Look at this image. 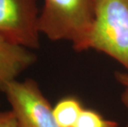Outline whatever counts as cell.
I'll list each match as a JSON object with an SVG mask.
<instances>
[{
	"label": "cell",
	"mask_w": 128,
	"mask_h": 127,
	"mask_svg": "<svg viewBox=\"0 0 128 127\" xmlns=\"http://www.w3.org/2000/svg\"><path fill=\"white\" fill-rule=\"evenodd\" d=\"M90 49L110 56L128 73V0H95Z\"/></svg>",
	"instance_id": "cell-2"
},
{
	"label": "cell",
	"mask_w": 128,
	"mask_h": 127,
	"mask_svg": "<svg viewBox=\"0 0 128 127\" xmlns=\"http://www.w3.org/2000/svg\"><path fill=\"white\" fill-rule=\"evenodd\" d=\"M84 109L82 102L75 96H66L53 107L54 117L60 127H74Z\"/></svg>",
	"instance_id": "cell-6"
},
{
	"label": "cell",
	"mask_w": 128,
	"mask_h": 127,
	"mask_svg": "<svg viewBox=\"0 0 128 127\" xmlns=\"http://www.w3.org/2000/svg\"><path fill=\"white\" fill-rule=\"evenodd\" d=\"M36 60L34 53L0 37V91Z\"/></svg>",
	"instance_id": "cell-5"
},
{
	"label": "cell",
	"mask_w": 128,
	"mask_h": 127,
	"mask_svg": "<svg viewBox=\"0 0 128 127\" xmlns=\"http://www.w3.org/2000/svg\"><path fill=\"white\" fill-rule=\"evenodd\" d=\"M74 127H118V123L103 117L97 111L84 108Z\"/></svg>",
	"instance_id": "cell-7"
},
{
	"label": "cell",
	"mask_w": 128,
	"mask_h": 127,
	"mask_svg": "<svg viewBox=\"0 0 128 127\" xmlns=\"http://www.w3.org/2000/svg\"><path fill=\"white\" fill-rule=\"evenodd\" d=\"M94 12L95 0H44L40 32L53 41L71 42L78 52L87 50Z\"/></svg>",
	"instance_id": "cell-1"
},
{
	"label": "cell",
	"mask_w": 128,
	"mask_h": 127,
	"mask_svg": "<svg viewBox=\"0 0 128 127\" xmlns=\"http://www.w3.org/2000/svg\"><path fill=\"white\" fill-rule=\"evenodd\" d=\"M4 93L18 127H60L54 117L53 107L36 81L16 79L6 86Z\"/></svg>",
	"instance_id": "cell-3"
},
{
	"label": "cell",
	"mask_w": 128,
	"mask_h": 127,
	"mask_svg": "<svg viewBox=\"0 0 128 127\" xmlns=\"http://www.w3.org/2000/svg\"><path fill=\"white\" fill-rule=\"evenodd\" d=\"M37 0H0V37L28 50L40 47Z\"/></svg>",
	"instance_id": "cell-4"
},
{
	"label": "cell",
	"mask_w": 128,
	"mask_h": 127,
	"mask_svg": "<svg viewBox=\"0 0 128 127\" xmlns=\"http://www.w3.org/2000/svg\"><path fill=\"white\" fill-rule=\"evenodd\" d=\"M115 78L118 83L122 87L121 93V100L123 106L128 111V73L126 72H116ZM126 127H128V121Z\"/></svg>",
	"instance_id": "cell-8"
},
{
	"label": "cell",
	"mask_w": 128,
	"mask_h": 127,
	"mask_svg": "<svg viewBox=\"0 0 128 127\" xmlns=\"http://www.w3.org/2000/svg\"><path fill=\"white\" fill-rule=\"evenodd\" d=\"M0 127H18L12 111L0 112Z\"/></svg>",
	"instance_id": "cell-9"
}]
</instances>
